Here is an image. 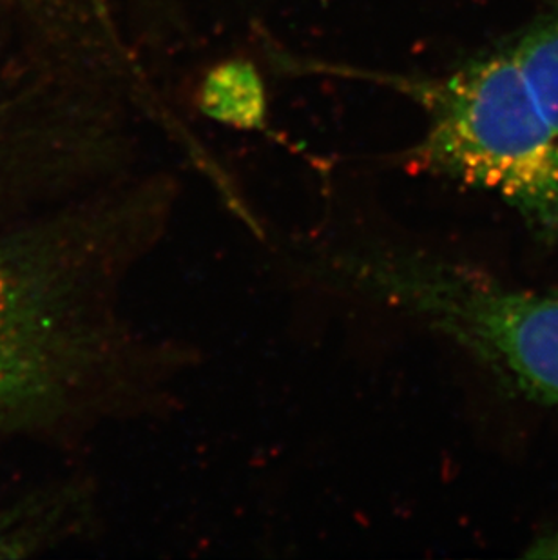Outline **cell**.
Listing matches in <instances>:
<instances>
[{"label": "cell", "instance_id": "5", "mask_svg": "<svg viewBox=\"0 0 558 560\" xmlns=\"http://www.w3.org/2000/svg\"><path fill=\"white\" fill-rule=\"evenodd\" d=\"M48 517L33 508L0 510V559L30 556L48 539Z\"/></svg>", "mask_w": 558, "mask_h": 560}, {"label": "cell", "instance_id": "2", "mask_svg": "<svg viewBox=\"0 0 558 560\" xmlns=\"http://www.w3.org/2000/svg\"><path fill=\"white\" fill-rule=\"evenodd\" d=\"M408 93L428 117L417 167L493 192L538 236L558 238V124L513 44Z\"/></svg>", "mask_w": 558, "mask_h": 560}, {"label": "cell", "instance_id": "4", "mask_svg": "<svg viewBox=\"0 0 558 560\" xmlns=\"http://www.w3.org/2000/svg\"><path fill=\"white\" fill-rule=\"evenodd\" d=\"M201 106L209 117L237 127H254L264 118V90L248 63H223L207 77Z\"/></svg>", "mask_w": 558, "mask_h": 560}, {"label": "cell", "instance_id": "1", "mask_svg": "<svg viewBox=\"0 0 558 560\" xmlns=\"http://www.w3.org/2000/svg\"><path fill=\"white\" fill-rule=\"evenodd\" d=\"M165 212L167 196L143 195L71 233L0 240V443L124 365L98 287L127 247L153 240Z\"/></svg>", "mask_w": 558, "mask_h": 560}, {"label": "cell", "instance_id": "3", "mask_svg": "<svg viewBox=\"0 0 558 560\" xmlns=\"http://www.w3.org/2000/svg\"><path fill=\"white\" fill-rule=\"evenodd\" d=\"M327 269L421 317L522 396L558 405V289L510 285L468 265L400 250L336 254Z\"/></svg>", "mask_w": 558, "mask_h": 560}]
</instances>
